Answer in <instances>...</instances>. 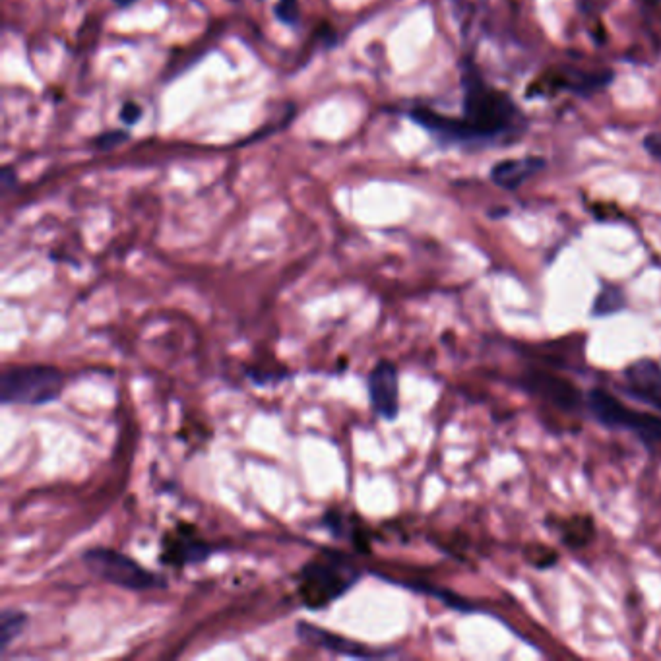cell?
Here are the masks:
<instances>
[{"label": "cell", "mask_w": 661, "mask_h": 661, "mask_svg": "<svg viewBox=\"0 0 661 661\" xmlns=\"http://www.w3.org/2000/svg\"><path fill=\"white\" fill-rule=\"evenodd\" d=\"M586 406L592 417L607 429L630 431L638 441L648 448L661 444V417L652 413L632 410L613 394L594 388L588 392Z\"/></svg>", "instance_id": "cell-4"}, {"label": "cell", "mask_w": 661, "mask_h": 661, "mask_svg": "<svg viewBox=\"0 0 661 661\" xmlns=\"http://www.w3.org/2000/svg\"><path fill=\"white\" fill-rule=\"evenodd\" d=\"M28 621L30 619H28V615L24 611L2 609V613H0V650H2V654L24 632Z\"/></svg>", "instance_id": "cell-12"}, {"label": "cell", "mask_w": 661, "mask_h": 661, "mask_svg": "<svg viewBox=\"0 0 661 661\" xmlns=\"http://www.w3.org/2000/svg\"><path fill=\"white\" fill-rule=\"evenodd\" d=\"M359 578V567L342 553L322 551L301 568L297 576V592L307 607L322 609L347 594Z\"/></svg>", "instance_id": "cell-2"}, {"label": "cell", "mask_w": 661, "mask_h": 661, "mask_svg": "<svg viewBox=\"0 0 661 661\" xmlns=\"http://www.w3.org/2000/svg\"><path fill=\"white\" fill-rule=\"evenodd\" d=\"M297 634L299 638L315 648H322L326 652L346 656V658H386L390 656L388 650H375L363 642H355L346 636L334 634L330 630L320 629L313 623H297Z\"/></svg>", "instance_id": "cell-9"}, {"label": "cell", "mask_w": 661, "mask_h": 661, "mask_svg": "<svg viewBox=\"0 0 661 661\" xmlns=\"http://www.w3.org/2000/svg\"><path fill=\"white\" fill-rule=\"evenodd\" d=\"M214 551L216 547L206 543L192 526H179L163 539L161 561L175 568L190 567L204 563Z\"/></svg>", "instance_id": "cell-7"}, {"label": "cell", "mask_w": 661, "mask_h": 661, "mask_svg": "<svg viewBox=\"0 0 661 661\" xmlns=\"http://www.w3.org/2000/svg\"><path fill=\"white\" fill-rule=\"evenodd\" d=\"M644 148L648 150L650 156L661 161V132H650L646 138H644Z\"/></svg>", "instance_id": "cell-16"}, {"label": "cell", "mask_w": 661, "mask_h": 661, "mask_svg": "<svg viewBox=\"0 0 661 661\" xmlns=\"http://www.w3.org/2000/svg\"><path fill=\"white\" fill-rule=\"evenodd\" d=\"M371 408L384 421H394L400 413V378L392 361H378L367 378Z\"/></svg>", "instance_id": "cell-6"}, {"label": "cell", "mask_w": 661, "mask_h": 661, "mask_svg": "<svg viewBox=\"0 0 661 661\" xmlns=\"http://www.w3.org/2000/svg\"><path fill=\"white\" fill-rule=\"evenodd\" d=\"M522 388L532 396L541 398L555 408L563 411L580 410L582 406V392L565 378L555 377L545 371H530L520 380Z\"/></svg>", "instance_id": "cell-8"}, {"label": "cell", "mask_w": 661, "mask_h": 661, "mask_svg": "<svg viewBox=\"0 0 661 661\" xmlns=\"http://www.w3.org/2000/svg\"><path fill=\"white\" fill-rule=\"evenodd\" d=\"M402 586H408L410 590H415V592H423V594H429L433 598L441 599L442 603L450 609H456V611H462V613H470V611H475V605H472L468 599L454 594V592H448V590H439V588H431L427 584H421V582H406Z\"/></svg>", "instance_id": "cell-15"}, {"label": "cell", "mask_w": 661, "mask_h": 661, "mask_svg": "<svg viewBox=\"0 0 661 661\" xmlns=\"http://www.w3.org/2000/svg\"><path fill=\"white\" fill-rule=\"evenodd\" d=\"M464 115L446 117L433 109H413L410 117L442 142L464 146L512 144L528 130V119L514 99L489 86L473 64H464Z\"/></svg>", "instance_id": "cell-1"}, {"label": "cell", "mask_w": 661, "mask_h": 661, "mask_svg": "<svg viewBox=\"0 0 661 661\" xmlns=\"http://www.w3.org/2000/svg\"><path fill=\"white\" fill-rule=\"evenodd\" d=\"M63 373L49 365L6 367L0 377L4 406H45L63 394Z\"/></svg>", "instance_id": "cell-3"}, {"label": "cell", "mask_w": 661, "mask_h": 661, "mask_svg": "<svg viewBox=\"0 0 661 661\" xmlns=\"http://www.w3.org/2000/svg\"><path fill=\"white\" fill-rule=\"evenodd\" d=\"M627 307V297L625 293L615 287V285H605L596 297L594 301V307H592V315L599 316H611L615 313H621L623 309Z\"/></svg>", "instance_id": "cell-13"}, {"label": "cell", "mask_w": 661, "mask_h": 661, "mask_svg": "<svg viewBox=\"0 0 661 661\" xmlns=\"http://www.w3.org/2000/svg\"><path fill=\"white\" fill-rule=\"evenodd\" d=\"M594 534H596V530H594V524L590 518H584V520L574 518V520L563 522V541L572 549L588 545Z\"/></svg>", "instance_id": "cell-14"}, {"label": "cell", "mask_w": 661, "mask_h": 661, "mask_svg": "<svg viewBox=\"0 0 661 661\" xmlns=\"http://www.w3.org/2000/svg\"><path fill=\"white\" fill-rule=\"evenodd\" d=\"M625 394L661 411V367L652 359H640L625 371Z\"/></svg>", "instance_id": "cell-10"}, {"label": "cell", "mask_w": 661, "mask_h": 661, "mask_svg": "<svg viewBox=\"0 0 661 661\" xmlns=\"http://www.w3.org/2000/svg\"><path fill=\"white\" fill-rule=\"evenodd\" d=\"M82 561L95 576L125 590L146 592L167 586V580L163 576L138 565L134 559H130L128 555L117 549H109V547L88 549L82 555Z\"/></svg>", "instance_id": "cell-5"}, {"label": "cell", "mask_w": 661, "mask_h": 661, "mask_svg": "<svg viewBox=\"0 0 661 661\" xmlns=\"http://www.w3.org/2000/svg\"><path fill=\"white\" fill-rule=\"evenodd\" d=\"M545 167V159L530 156L522 159H504L497 163L491 171V179L495 185L506 190H516L524 181H528L532 175H536L539 169Z\"/></svg>", "instance_id": "cell-11"}]
</instances>
